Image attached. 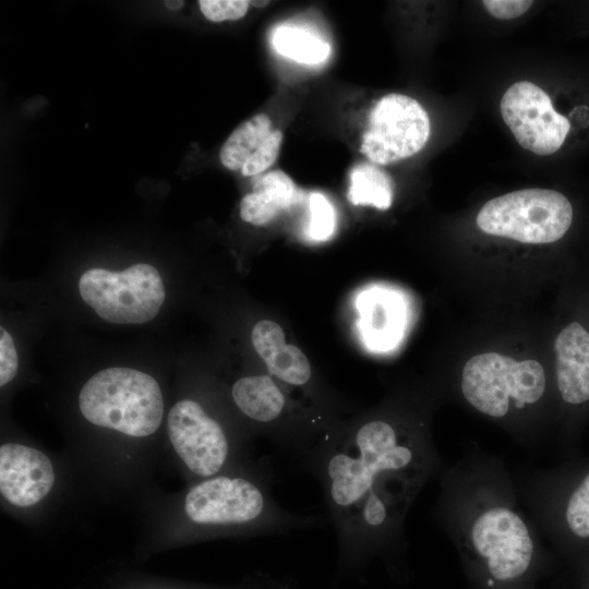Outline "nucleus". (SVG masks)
<instances>
[{"label": "nucleus", "instance_id": "obj_1", "mask_svg": "<svg viewBox=\"0 0 589 589\" xmlns=\"http://www.w3.org/2000/svg\"><path fill=\"white\" fill-rule=\"evenodd\" d=\"M318 481L345 556L399 557L417 496L442 461L421 432L376 418L327 434L302 457Z\"/></svg>", "mask_w": 589, "mask_h": 589}, {"label": "nucleus", "instance_id": "obj_2", "mask_svg": "<svg viewBox=\"0 0 589 589\" xmlns=\"http://www.w3.org/2000/svg\"><path fill=\"white\" fill-rule=\"evenodd\" d=\"M518 496L505 464L481 450L443 471L435 515L473 589L537 584L557 564Z\"/></svg>", "mask_w": 589, "mask_h": 589}, {"label": "nucleus", "instance_id": "obj_3", "mask_svg": "<svg viewBox=\"0 0 589 589\" xmlns=\"http://www.w3.org/2000/svg\"><path fill=\"white\" fill-rule=\"evenodd\" d=\"M517 491L556 557L574 568L589 558V459L536 474Z\"/></svg>", "mask_w": 589, "mask_h": 589}, {"label": "nucleus", "instance_id": "obj_4", "mask_svg": "<svg viewBox=\"0 0 589 589\" xmlns=\"http://www.w3.org/2000/svg\"><path fill=\"white\" fill-rule=\"evenodd\" d=\"M79 405L93 424L140 437L159 428L164 412L157 381L130 368L97 372L82 387Z\"/></svg>", "mask_w": 589, "mask_h": 589}, {"label": "nucleus", "instance_id": "obj_5", "mask_svg": "<svg viewBox=\"0 0 589 589\" xmlns=\"http://www.w3.org/2000/svg\"><path fill=\"white\" fill-rule=\"evenodd\" d=\"M461 394L476 410L503 419L512 410L538 404L546 390L543 366L536 360L516 361L496 352L470 358L461 372Z\"/></svg>", "mask_w": 589, "mask_h": 589}, {"label": "nucleus", "instance_id": "obj_6", "mask_svg": "<svg viewBox=\"0 0 589 589\" xmlns=\"http://www.w3.org/2000/svg\"><path fill=\"white\" fill-rule=\"evenodd\" d=\"M572 220L573 207L565 195L537 188L494 197L477 216L483 232L532 244L560 240Z\"/></svg>", "mask_w": 589, "mask_h": 589}, {"label": "nucleus", "instance_id": "obj_7", "mask_svg": "<svg viewBox=\"0 0 589 589\" xmlns=\"http://www.w3.org/2000/svg\"><path fill=\"white\" fill-rule=\"evenodd\" d=\"M82 299L105 321L142 324L153 320L165 301L158 271L135 264L121 272L91 268L79 280Z\"/></svg>", "mask_w": 589, "mask_h": 589}, {"label": "nucleus", "instance_id": "obj_8", "mask_svg": "<svg viewBox=\"0 0 589 589\" xmlns=\"http://www.w3.org/2000/svg\"><path fill=\"white\" fill-rule=\"evenodd\" d=\"M430 135V119L420 103L392 93L372 108L360 152L373 164L389 165L423 148Z\"/></svg>", "mask_w": 589, "mask_h": 589}, {"label": "nucleus", "instance_id": "obj_9", "mask_svg": "<svg viewBox=\"0 0 589 589\" xmlns=\"http://www.w3.org/2000/svg\"><path fill=\"white\" fill-rule=\"evenodd\" d=\"M501 113L518 144L537 155L555 153L570 129L568 119L554 109L549 95L527 81L514 83L504 93Z\"/></svg>", "mask_w": 589, "mask_h": 589}, {"label": "nucleus", "instance_id": "obj_10", "mask_svg": "<svg viewBox=\"0 0 589 589\" xmlns=\"http://www.w3.org/2000/svg\"><path fill=\"white\" fill-rule=\"evenodd\" d=\"M168 433L180 459L199 478L218 474L230 458L231 444L221 424L195 400L173 405Z\"/></svg>", "mask_w": 589, "mask_h": 589}, {"label": "nucleus", "instance_id": "obj_11", "mask_svg": "<svg viewBox=\"0 0 589 589\" xmlns=\"http://www.w3.org/2000/svg\"><path fill=\"white\" fill-rule=\"evenodd\" d=\"M55 472L48 457L22 444L0 447V491L11 504L26 507L38 503L51 490Z\"/></svg>", "mask_w": 589, "mask_h": 589}, {"label": "nucleus", "instance_id": "obj_12", "mask_svg": "<svg viewBox=\"0 0 589 589\" xmlns=\"http://www.w3.org/2000/svg\"><path fill=\"white\" fill-rule=\"evenodd\" d=\"M283 132L273 129L268 116L259 113L237 127L223 144L219 160L224 167L253 177L267 170L277 159Z\"/></svg>", "mask_w": 589, "mask_h": 589}, {"label": "nucleus", "instance_id": "obj_13", "mask_svg": "<svg viewBox=\"0 0 589 589\" xmlns=\"http://www.w3.org/2000/svg\"><path fill=\"white\" fill-rule=\"evenodd\" d=\"M555 349L556 386L561 399L578 407L589 401V333L577 322L557 335Z\"/></svg>", "mask_w": 589, "mask_h": 589}, {"label": "nucleus", "instance_id": "obj_14", "mask_svg": "<svg viewBox=\"0 0 589 589\" xmlns=\"http://www.w3.org/2000/svg\"><path fill=\"white\" fill-rule=\"evenodd\" d=\"M298 199L292 179L279 169L273 170L256 179L252 192L243 196L240 217L254 226H265Z\"/></svg>", "mask_w": 589, "mask_h": 589}, {"label": "nucleus", "instance_id": "obj_15", "mask_svg": "<svg viewBox=\"0 0 589 589\" xmlns=\"http://www.w3.org/2000/svg\"><path fill=\"white\" fill-rule=\"evenodd\" d=\"M231 396L239 410L257 424L278 425L285 416L287 399L269 375L239 378L232 385Z\"/></svg>", "mask_w": 589, "mask_h": 589}, {"label": "nucleus", "instance_id": "obj_16", "mask_svg": "<svg viewBox=\"0 0 589 589\" xmlns=\"http://www.w3.org/2000/svg\"><path fill=\"white\" fill-rule=\"evenodd\" d=\"M347 197L354 205H371L387 209L393 202V181L389 176L372 164H360L349 175Z\"/></svg>", "mask_w": 589, "mask_h": 589}, {"label": "nucleus", "instance_id": "obj_17", "mask_svg": "<svg viewBox=\"0 0 589 589\" xmlns=\"http://www.w3.org/2000/svg\"><path fill=\"white\" fill-rule=\"evenodd\" d=\"M278 53L301 63H320L325 60L330 47L314 34L292 26H280L273 35Z\"/></svg>", "mask_w": 589, "mask_h": 589}, {"label": "nucleus", "instance_id": "obj_18", "mask_svg": "<svg viewBox=\"0 0 589 589\" xmlns=\"http://www.w3.org/2000/svg\"><path fill=\"white\" fill-rule=\"evenodd\" d=\"M268 372L292 386H304L311 380V365L304 353L285 344L264 361Z\"/></svg>", "mask_w": 589, "mask_h": 589}, {"label": "nucleus", "instance_id": "obj_19", "mask_svg": "<svg viewBox=\"0 0 589 589\" xmlns=\"http://www.w3.org/2000/svg\"><path fill=\"white\" fill-rule=\"evenodd\" d=\"M310 237L320 241L329 238L335 228V213L326 197L321 193H312L310 195Z\"/></svg>", "mask_w": 589, "mask_h": 589}, {"label": "nucleus", "instance_id": "obj_20", "mask_svg": "<svg viewBox=\"0 0 589 589\" xmlns=\"http://www.w3.org/2000/svg\"><path fill=\"white\" fill-rule=\"evenodd\" d=\"M251 340L254 349L264 361L286 344L283 328L269 320L260 321L254 325Z\"/></svg>", "mask_w": 589, "mask_h": 589}, {"label": "nucleus", "instance_id": "obj_21", "mask_svg": "<svg viewBox=\"0 0 589 589\" xmlns=\"http://www.w3.org/2000/svg\"><path fill=\"white\" fill-rule=\"evenodd\" d=\"M199 7L206 20L215 23L242 19L250 7L247 0H200Z\"/></svg>", "mask_w": 589, "mask_h": 589}, {"label": "nucleus", "instance_id": "obj_22", "mask_svg": "<svg viewBox=\"0 0 589 589\" xmlns=\"http://www.w3.org/2000/svg\"><path fill=\"white\" fill-rule=\"evenodd\" d=\"M17 352L11 335L0 327V385L8 384L16 374Z\"/></svg>", "mask_w": 589, "mask_h": 589}, {"label": "nucleus", "instance_id": "obj_23", "mask_svg": "<svg viewBox=\"0 0 589 589\" xmlns=\"http://www.w3.org/2000/svg\"><path fill=\"white\" fill-rule=\"evenodd\" d=\"M533 1L530 0H484L486 11L500 20H512L522 15L529 10Z\"/></svg>", "mask_w": 589, "mask_h": 589}, {"label": "nucleus", "instance_id": "obj_24", "mask_svg": "<svg viewBox=\"0 0 589 589\" xmlns=\"http://www.w3.org/2000/svg\"><path fill=\"white\" fill-rule=\"evenodd\" d=\"M580 575V589H589V558L575 567Z\"/></svg>", "mask_w": 589, "mask_h": 589}, {"label": "nucleus", "instance_id": "obj_25", "mask_svg": "<svg viewBox=\"0 0 589 589\" xmlns=\"http://www.w3.org/2000/svg\"><path fill=\"white\" fill-rule=\"evenodd\" d=\"M537 584H520L515 586L503 587L498 589H536Z\"/></svg>", "mask_w": 589, "mask_h": 589}, {"label": "nucleus", "instance_id": "obj_26", "mask_svg": "<svg viewBox=\"0 0 589 589\" xmlns=\"http://www.w3.org/2000/svg\"><path fill=\"white\" fill-rule=\"evenodd\" d=\"M167 8L177 11L182 8L183 1H165Z\"/></svg>", "mask_w": 589, "mask_h": 589}, {"label": "nucleus", "instance_id": "obj_27", "mask_svg": "<svg viewBox=\"0 0 589 589\" xmlns=\"http://www.w3.org/2000/svg\"><path fill=\"white\" fill-rule=\"evenodd\" d=\"M269 1H250V4L260 8L266 7Z\"/></svg>", "mask_w": 589, "mask_h": 589}]
</instances>
